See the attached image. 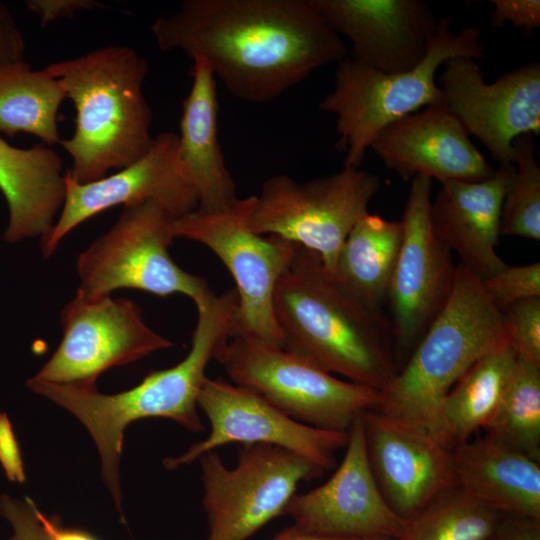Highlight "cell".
<instances>
[{
    "label": "cell",
    "instance_id": "cell-12",
    "mask_svg": "<svg viewBox=\"0 0 540 540\" xmlns=\"http://www.w3.org/2000/svg\"><path fill=\"white\" fill-rule=\"evenodd\" d=\"M60 321V344L34 380L96 387L97 378L106 370L173 346L146 325L141 309L128 298L77 291L63 307Z\"/></svg>",
    "mask_w": 540,
    "mask_h": 540
},
{
    "label": "cell",
    "instance_id": "cell-34",
    "mask_svg": "<svg viewBox=\"0 0 540 540\" xmlns=\"http://www.w3.org/2000/svg\"><path fill=\"white\" fill-rule=\"evenodd\" d=\"M491 3L490 24L494 27L510 23L527 34L540 27L539 0H492Z\"/></svg>",
    "mask_w": 540,
    "mask_h": 540
},
{
    "label": "cell",
    "instance_id": "cell-14",
    "mask_svg": "<svg viewBox=\"0 0 540 540\" xmlns=\"http://www.w3.org/2000/svg\"><path fill=\"white\" fill-rule=\"evenodd\" d=\"M483 76L475 59H448L437 82L442 104L499 165L514 164L513 141L540 133V64L533 61L492 83Z\"/></svg>",
    "mask_w": 540,
    "mask_h": 540
},
{
    "label": "cell",
    "instance_id": "cell-31",
    "mask_svg": "<svg viewBox=\"0 0 540 540\" xmlns=\"http://www.w3.org/2000/svg\"><path fill=\"white\" fill-rule=\"evenodd\" d=\"M501 317L508 346L517 358L540 367V298L515 302Z\"/></svg>",
    "mask_w": 540,
    "mask_h": 540
},
{
    "label": "cell",
    "instance_id": "cell-25",
    "mask_svg": "<svg viewBox=\"0 0 540 540\" xmlns=\"http://www.w3.org/2000/svg\"><path fill=\"white\" fill-rule=\"evenodd\" d=\"M402 222L366 213L345 239L332 276L354 300L373 312H382L387 302L396 266Z\"/></svg>",
    "mask_w": 540,
    "mask_h": 540
},
{
    "label": "cell",
    "instance_id": "cell-8",
    "mask_svg": "<svg viewBox=\"0 0 540 540\" xmlns=\"http://www.w3.org/2000/svg\"><path fill=\"white\" fill-rule=\"evenodd\" d=\"M380 187L377 175L344 166L299 182L285 174L266 179L249 219L252 231L276 235L318 253L332 274L348 234Z\"/></svg>",
    "mask_w": 540,
    "mask_h": 540
},
{
    "label": "cell",
    "instance_id": "cell-17",
    "mask_svg": "<svg viewBox=\"0 0 540 540\" xmlns=\"http://www.w3.org/2000/svg\"><path fill=\"white\" fill-rule=\"evenodd\" d=\"M345 447L332 476L315 489L295 494L283 515L310 532L397 540L406 520L393 511L377 484L366 449L363 413L352 422Z\"/></svg>",
    "mask_w": 540,
    "mask_h": 540
},
{
    "label": "cell",
    "instance_id": "cell-22",
    "mask_svg": "<svg viewBox=\"0 0 540 540\" xmlns=\"http://www.w3.org/2000/svg\"><path fill=\"white\" fill-rule=\"evenodd\" d=\"M192 76L180 120L177 162L183 176L198 193L197 209L218 211L238 197L218 139L216 77L201 58L193 59Z\"/></svg>",
    "mask_w": 540,
    "mask_h": 540
},
{
    "label": "cell",
    "instance_id": "cell-21",
    "mask_svg": "<svg viewBox=\"0 0 540 540\" xmlns=\"http://www.w3.org/2000/svg\"><path fill=\"white\" fill-rule=\"evenodd\" d=\"M514 173V164H504L483 181L442 183L431 201L430 216L438 237L481 280L507 265L496 246L502 204Z\"/></svg>",
    "mask_w": 540,
    "mask_h": 540
},
{
    "label": "cell",
    "instance_id": "cell-3",
    "mask_svg": "<svg viewBox=\"0 0 540 540\" xmlns=\"http://www.w3.org/2000/svg\"><path fill=\"white\" fill-rule=\"evenodd\" d=\"M283 347L321 370L381 391L397 373L388 319L350 297L300 246L273 297Z\"/></svg>",
    "mask_w": 540,
    "mask_h": 540
},
{
    "label": "cell",
    "instance_id": "cell-24",
    "mask_svg": "<svg viewBox=\"0 0 540 540\" xmlns=\"http://www.w3.org/2000/svg\"><path fill=\"white\" fill-rule=\"evenodd\" d=\"M456 485L509 515L540 520V466L488 436L452 449Z\"/></svg>",
    "mask_w": 540,
    "mask_h": 540
},
{
    "label": "cell",
    "instance_id": "cell-29",
    "mask_svg": "<svg viewBox=\"0 0 540 540\" xmlns=\"http://www.w3.org/2000/svg\"><path fill=\"white\" fill-rule=\"evenodd\" d=\"M483 429L491 439L540 462V367L517 360L501 402Z\"/></svg>",
    "mask_w": 540,
    "mask_h": 540
},
{
    "label": "cell",
    "instance_id": "cell-20",
    "mask_svg": "<svg viewBox=\"0 0 540 540\" xmlns=\"http://www.w3.org/2000/svg\"><path fill=\"white\" fill-rule=\"evenodd\" d=\"M370 149L404 180L426 176L441 184L478 182L496 171L442 103L386 126Z\"/></svg>",
    "mask_w": 540,
    "mask_h": 540
},
{
    "label": "cell",
    "instance_id": "cell-39",
    "mask_svg": "<svg viewBox=\"0 0 540 540\" xmlns=\"http://www.w3.org/2000/svg\"><path fill=\"white\" fill-rule=\"evenodd\" d=\"M270 540H389V539L354 538V537L327 535V534H321V533L302 530L292 525L291 527L281 531L279 534H277Z\"/></svg>",
    "mask_w": 540,
    "mask_h": 540
},
{
    "label": "cell",
    "instance_id": "cell-30",
    "mask_svg": "<svg viewBox=\"0 0 540 540\" xmlns=\"http://www.w3.org/2000/svg\"><path fill=\"white\" fill-rule=\"evenodd\" d=\"M533 134L513 141L515 173L501 210L500 235L540 240V169Z\"/></svg>",
    "mask_w": 540,
    "mask_h": 540
},
{
    "label": "cell",
    "instance_id": "cell-23",
    "mask_svg": "<svg viewBox=\"0 0 540 540\" xmlns=\"http://www.w3.org/2000/svg\"><path fill=\"white\" fill-rule=\"evenodd\" d=\"M64 174L50 146L17 148L0 136V190L9 211L6 242L47 235L64 202Z\"/></svg>",
    "mask_w": 540,
    "mask_h": 540
},
{
    "label": "cell",
    "instance_id": "cell-1",
    "mask_svg": "<svg viewBox=\"0 0 540 540\" xmlns=\"http://www.w3.org/2000/svg\"><path fill=\"white\" fill-rule=\"evenodd\" d=\"M150 29L162 51L205 60L251 103L278 98L348 51L311 0H186Z\"/></svg>",
    "mask_w": 540,
    "mask_h": 540
},
{
    "label": "cell",
    "instance_id": "cell-13",
    "mask_svg": "<svg viewBox=\"0 0 540 540\" xmlns=\"http://www.w3.org/2000/svg\"><path fill=\"white\" fill-rule=\"evenodd\" d=\"M432 179H412L403 217L401 246L387 302L392 340L412 351L442 312L453 291L456 267L451 251L434 230L431 216Z\"/></svg>",
    "mask_w": 540,
    "mask_h": 540
},
{
    "label": "cell",
    "instance_id": "cell-26",
    "mask_svg": "<svg viewBox=\"0 0 540 540\" xmlns=\"http://www.w3.org/2000/svg\"><path fill=\"white\" fill-rule=\"evenodd\" d=\"M517 356L508 346L480 358L443 400L437 436L449 448L464 443L484 428L499 406L514 373Z\"/></svg>",
    "mask_w": 540,
    "mask_h": 540
},
{
    "label": "cell",
    "instance_id": "cell-9",
    "mask_svg": "<svg viewBox=\"0 0 540 540\" xmlns=\"http://www.w3.org/2000/svg\"><path fill=\"white\" fill-rule=\"evenodd\" d=\"M254 202L255 195H251L238 198L222 210L196 209L176 218L172 232L174 238H185L208 247L231 273L238 295L236 333L283 347L273 297L279 278L300 245L276 235L254 233L249 226Z\"/></svg>",
    "mask_w": 540,
    "mask_h": 540
},
{
    "label": "cell",
    "instance_id": "cell-27",
    "mask_svg": "<svg viewBox=\"0 0 540 540\" xmlns=\"http://www.w3.org/2000/svg\"><path fill=\"white\" fill-rule=\"evenodd\" d=\"M66 94L46 68L25 61L0 69V132L32 134L43 144H59L57 115Z\"/></svg>",
    "mask_w": 540,
    "mask_h": 540
},
{
    "label": "cell",
    "instance_id": "cell-10",
    "mask_svg": "<svg viewBox=\"0 0 540 540\" xmlns=\"http://www.w3.org/2000/svg\"><path fill=\"white\" fill-rule=\"evenodd\" d=\"M175 218L161 205L146 201L126 205L117 222L78 257V292L110 295L137 289L157 296L183 294L194 303L211 290L206 280L186 272L169 254Z\"/></svg>",
    "mask_w": 540,
    "mask_h": 540
},
{
    "label": "cell",
    "instance_id": "cell-19",
    "mask_svg": "<svg viewBox=\"0 0 540 540\" xmlns=\"http://www.w3.org/2000/svg\"><path fill=\"white\" fill-rule=\"evenodd\" d=\"M369 462L395 513L408 519L456 485L452 449L433 433L377 409L363 412Z\"/></svg>",
    "mask_w": 540,
    "mask_h": 540
},
{
    "label": "cell",
    "instance_id": "cell-35",
    "mask_svg": "<svg viewBox=\"0 0 540 540\" xmlns=\"http://www.w3.org/2000/svg\"><path fill=\"white\" fill-rule=\"evenodd\" d=\"M0 464L10 482L24 483V464L13 425L7 414L0 413Z\"/></svg>",
    "mask_w": 540,
    "mask_h": 540
},
{
    "label": "cell",
    "instance_id": "cell-6",
    "mask_svg": "<svg viewBox=\"0 0 540 540\" xmlns=\"http://www.w3.org/2000/svg\"><path fill=\"white\" fill-rule=\"evenodd\" d=\"M480 38L481 31L474 27L454 33L450 20L442 18L426 56L410 70L382 73L349 57L339 61L333 89L319 107L336 116L335 147L344 154V166L359 168L372 141L386 126L422 107L442 103L438 69L453 57L482 59Z\"/></svg>",
    "mask_w": 540,
    "mask_h": 540
},
{
    "label": "cell",
    "instance_id": "cell-4",
    "mask_svg": "<svg viewBox=\"0 0 540 540\" xmlns=\"http://www.w3.org/2000/svg\"><path fill=\"white\" fill-rule=\"evenodd\" d=\"M75 107V130L60 145L78 183L106 176L150 149L153 114L143 94L146 60L134 49L109 45L45 67Z\"/></svg>",
    "mask_w": 540,
    "mask_h": 540
},
{
    "label": "cell",
    "instance_id": "cell-15",
    "mask_svg": "<svg viewBox=\"0 0 540 540\" xmlns=\"http://www.w3.org/2000/svg\"><path fill=\"white\" fill-rule=\"evenodd\" d=\"M197 406L210 423L209 435L163 465L168 470L190 464L228 443L268 444L303 456L323 469L335 466V453L345 447L348 432L325 430L298 422L257 393L221 378H206Z\"/></svg>",
    "mask_w": 540,
    "mask_h": 540
},
{
    "label": "cell",
    "instance_id": "cell-28",
    "mask_svg": "<svg viewBox=\"0 0 540 540\" xmlns=\"http://www.w3.org/2000/svg\"><path fill=\"white\" fill-rule=\"evenodd\" d=\"M502 515L454 485L406 519L397 540H491Z\"/></svg>",
    "mask_w": 540,
    "mask_h": 540
},
{
    "label": "cell",
    "instance_id": "cell-32",
    "mask_svg": "<svg viewBox=\"0 0 540 540\" xmlns=\"http://www.w3.org/2000/svg\"><path fill=\"white\" fill-rule=\"evenodd\" d=\"M482 285L489 300L500 312L515 302L540 298V262L522 266L506 265L483 279Z\"/></svg>",
    "mask_w": 540,
    "mask_h": 540
},
{
    "label": "cell",
    "instance_id": "cell-33",
    "mask_svg": "<svg viewBox=\"0 0 540 540\" xmlns=\"http://www.w3.org/2000/svg\"><path fill=\"white\" fill-rule=\"evenodd\" d=\"M0 514L12 529L6 540H54L59 517L43 513L30 497L18 499L1 494Z\"/></svg>",
    "mask_w": 540,
    "mask_h": 540
},
{
    "label": "cell",
    "instance_id": "cell-38",
    "mask_svg": "<svg viewBox=\"0 0 540 540\" xmlns=\"http://www.w3.org/2000/svg\"><path fill=\"white\" fill-rule=\"evenodd\" d=\"M491 540H540V520L503 514Z\"/></svg>",
    "mask_w": 540,
    "mask_h": 540
},
{
    "label": "cell",
    "instance_id": "cell-11",
    "mask_svg": "<svg viewBox=\"0 0 540 540\" xmlns=\"http://www.w3.org/2000/svg\"><path fill=\"white\" fill-rule=\"evenodd\" d=\"M198 459L202 505L209 526L206 540L249 539L283 515L300 482L325 472L303 456L268 444L242 445L233 468H228L215 450Z\"/></svg>",
    "mask_w": 540,
    "mask_h": 540
},
{
    "label": "cell",
    "instance_id": "cell-18",
    "mask_svg": "<svg viewBox=\"0 0 540 540\" xmlns=\"http://www.w3.org/2000/svg\"><path fill=\"white\" fill-rule=\"evenodd\" d=\"M311 1L330 28L349 40V58L382 73L416 67L440 27L421 0Z\"/></svg>",
    "mask_w": 540,
    "mask_h": 540
},
{
    "label": "cell",
    "instance_id": "cell-36",
    "mask_svg": "<svg viewBox=\"0 0 540 540\" xmlns=\"http://www.w3.org/2000/svg\"><path fill=\"white\" fill-rule=\"evenodd\" d=\"M23 35L8 7L0 2V69L24 61Z\"/></svg>",
    "mask_w": 540,
    "mask_h": 540
},
{
    "label": "cell",
    "instance_id": "cell-2",
    "mask_svg": "<svg viewBox=\"0 0 540 540\" xmlns=\"http://www.w3.org/2000/svg\"><path fill=\"white\" fill-rule=\"evenodd\" d=\"M197 322L186 357L173 367L152 371L135 387L103 394L96 387L60 385L30 378L27 386L77 417L92 436L101 458L102 479L121 511L119 462L126 427L139 419L167 418L190 432L204 430L197 399L212 360L237 332L238 295L210 291L195 303Z\"/></svg>",
    "mask_w": 540,
    "mask_h": 540
},
{
    "label": "cell",
    "instance_id": "cell-37",
    "mask_svg": "<svg viewBox=\"0 0 540 540\" xmlns=\"http://www.w3.org/2000/svg\"><path fill=\"white\" fill-rule=\"evenodd\" d=\"M26 6L39 17L42 26L61 18H72L81 11L103 7L94 0H28Z\"/></svg>",
    "mask_w": 540,
    "mask_h": 540
},
{
    "label": "cell",
    "instance_id": "cell-40",
    "mask_svg": "<svg viewBox=\"0 0 540 540\" xmlns=\"http://www.w3.org/2000/svg\"><path fill=\"white\" fill-rule=\"evenodd\" d=\"M54 540H98L91 533L77 529L63 526L59 519L55 526Z\"/></svg>",
    "mask_w": 540,
    "mask_h": 540
},
{
    "label": "cell",
    "instance_id": "cell-16",
    "mask_svg": "<svg viewBox=\"0 0 540 540\" xmlns=\"http://www.w3.org/2000/svg\"><path fill=\"white\" fill-rule=\"evenodd\" d=\"M178 134L161 132L141 158L101 179L78 183L64 174L65 198L60 215L40 240L44 258L62 239L89 218L117 205L154 201L175 219L197 209L198 193L177 162Z\"/></svg>",
    "mask_w": 540,
    "mask_h": 540
},
{
    "label": "cell",
    "instance_id": "cell-5",
    "mask_svg": "<svg viewBox=\"0 0 540 540\" xmlns=\"http://www.w3.org/2000/svg\"><path fill=\"white\" fill-rule=\"evenodd\" d=\"M506 345L501 312L482 280L459 264L448 303L380 391L376 409L438 437L439 411L449 391L475 362Z\"/></svg>",
    "mask_w": 540,
    "mask_h": 540
},
{
    "label": "cell",
    "instance_id": "cell-7",
    "mask_svg": "<svg viewBox=\"0 0 540 540\" xmlns=\"http://www.w3.org/2000/svg\"><path fill=\"white\" fill-rule=\"evenodd\" d=\"M216 360L232 383L316 428L348 432L359 414L380 402L379 390L342 381L298 354L251 335L234 334Z\"/></svg>",
    "mask_w": 540,
    "mask_h": 540
}]
</instances>
